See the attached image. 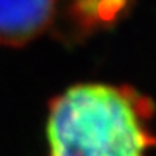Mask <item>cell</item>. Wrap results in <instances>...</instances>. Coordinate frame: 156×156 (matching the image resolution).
I'll use <instances>...</instances> for the list:
<instances>
[{
  "label": "cell",
  "instance_id": "obj_1",
  "mask_svg": "<svg viewBox=\"0 0 156 156\" xmlns=\"http://www.w3.org/2000/svg\"><path fill=\"white\" fill-rule=\"evenodd\" d=\"M153 118L151 100L129 87L73 85L50 103L47 156H151Z\"/></svg>",
  "mask_w": 156,
  "mask_h": 156
},
{
  "label": "cell",
  "instance_id": "obj_2",
  "mask_svg": "<svg viewBox=\"0 0 156 156\" xmlns=\"http://www.w3.org/2000/svg\"><path fill=\"white\" fill-rule=\"evenodd\" d=\"M57 0H0V43L23 45L50 25Z\"/></svg>",
  "mask_w": 156,
  "mask_h": 156
}]
</instances>
